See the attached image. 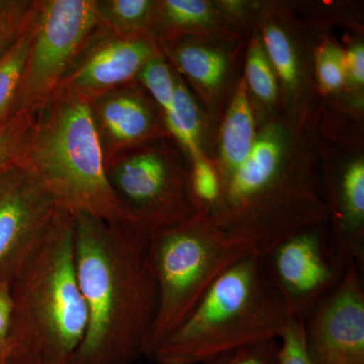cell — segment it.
<instances>
[{"instance_id":"cell-1","label":"cell","mask_w":364,"mask_h":364,"mask_svg":"<svg viewBox=\"0 0 364 364\" xmlns=\"http://www.w3.org/2000/svg\"><path fill=\"white\" fill-rule=\"evenodd\" d=\"M320 107L318 102L301 119L282 112L260 124L250 154L223 184L210 219L256 254L329 220L318 178Z\"/></svg>"},{"instance_id":"cell-2","label":"cell","mask_w":364,"mask_h":364,"mask_svg":"<svg viewBox=\"0 0 364 364\" xmlns=\"http://www.w3.org/2000/svg\"><path fill=\"white\" fill-rule=\"evenodd\" d=\"M149 233L74 215V257L86 310V329L70 364H135L158 306L156 282L146 260Z\"/></svg>"},{"instance_id":"cell-3","label":"cell","mask_w":364,"mask_h":364,"mask_svg":"<svg viewBox=\"0 0 364 364\" xmlns=\"http://www.w3.org/2000/svg\"><path fill=\"white\" fill-rule=\"evenodd\" d=\"M13 320L6 350L70 364L86 329L74 257V215L62 210L9 284Z\"/></svg>"},{"instance_id":"cell-4","label":"cell","mask_w":364,"mask_h":364,"mask_svg":"<svg viewBox=\"0 0 364 364\" xmlns=\"http://www.w3.org/2000/svg\"><path fill=\"white\" fill-rule=\"evenodd\" d=\"M291 318L259 254H250L215 280L147 358L155 364H202L248 344L279 339Z\"/></svg>"},{"instance_id":"cell-5","label":"cell","mask_w":364,"mask_h":364,"mask_svg":"<svg viewBox=\"0 0 364 364\" xmlns=\"http://www.w3.org/2000/svg\"><path fill=\"white\" fill-rule=\"evenodd\" d=\"M21 163L64 210L134 225L107 181L87 98L57 90L33 112Z\"/></svg>"},{"instance_id":"cell-6","label":"cell","mask_w":364,"mask_h":364,"mask_svg":"<svg viewBox=\"0 0 364 364\" xmlns=\"http://www.w3.org/2000/svg\"><path fill=\"white\" fill-rule=\"evenodd\" d=\"M253 253L207 215L152 232L146 260L156 282L158 306L145 358L186 320L225 270Z\"/></svg>"},{"instance_id":"cell-7","label":"cell","mask_w":364,"mask_h":364,"mask_svg":"<svg viewBox=\"0 0 364 364\" xmlns=\"http://www.w3.org/2000/svg\"><path fill=\"white\" fill-rule=\"evenodd\" d=\"M105 168L132 223L149 234L198 215L189 188L191 161L169 135L124 151Z\"/></svg>"},{"instance_id":"cell-8","label":"cell","mask_w":364,"mask_h":364,"mask_svg":"<svg viewBox=\"0 0 364 364\" xmlns=\"http://www.w3.org/2000/svg\"><path fill=\"white\" fill-rule=\"evenodd\" d=\"M318 154L330 255L340 268L355 262L363 270V119L321 109Z\"/></svg>"},{"instance_id":"cell-9","label":"cell","mask_w":364,"mask_h":364,"mask_svg":"<svg viewBox=\"0 0 364 364\" xmlns=\"http://www.w3.org/2000/svg\"><path fill=\"white\" fill-rule=\"evenodd\" d=\"M100 26L97 0H39L14 114L37 112L47 102Z\"/></svg>"},{"instance_id":"cell-10","label":"cell","mask_w":364,"mask_h":364,"mask_svg":"<svg viewBox=\"0 0 364 364\" xmlns=\"http://www.w3.org/2000/svg\"><path fill=\"white\" fill-rule=\"evenodd\" d=\"M247 39L239 33L220 32L159 41L162 54L203 107L210 152L223 114L243 74Z\"/></svg>"},{"instance_id":"cell-11","label":"cell","mask_w":364,"mask_h":364,"mask_svg":"<svg viewBox=\"0 0 364 364\" xmlns=\"http://www.w3.org/2000/svg\"><path fill=\"white\" fill-rule=\"evenodd\" d=\"M256 28L279 79L282 112L301 119L318 102L314 51L325 31L301 20L287 1L263 2Z\"/></svg>"},{"instance_id":"cell-12","label":"cell","mask_w":364,"mask_h":364,"mask_svg":"<svg viewBox=\"0 0 364 364\" xmlns=\"http://www.w3.org/2000/svg\"><path fill=\"white\" fill-rule=\"evenodd\" d=\"M260 257L291 317L301 320L338 284L345 269L330 255L327 224L289 235Z\"/></svg>"},{"instance_id":"cell-13","label":"cell","mask_w":364,"mask_h":364,"mask_svg":"<svg viewBox=\"0 0 364 364\" xmlns=\"http://www.w3.org/2000/svg\"><path fill=\"white\" fill-rule=\"evenodd\" d=\"M62 210L21 161L0 172V284H11Z\"/></svg>"},{"instance_id":"cell-14","label":"cell","mask_w":364,"mask_h":364,"mask_svg":"<svg viewBox=\"0 0 364 364\" xmlns=\"http://www.w3.org/2000/svg\"><path fill=\"white\" fill-rule=\"evenodd\" d=\"M355 262L304 318L306 350L314 364H364V287Z\"/></svg>"},{"instance_id":"cell-15","label":"cell","mask_w":364,"mask_h":364,"mask_svg":"<svg viewBox=\"0 0 364 364\" xmlns=\"http://www.w3.org/2000/svg\"><path fill=\"white\" fill-rule=\"evenodd\" d=\"M159 53V42L153 36L119 35L100 26L79 52L57 90L88 100L136 81L146 62Z\"/></svg>"},{"instance_id":"cell-16","label":"cell","mask_w":364,"mask_h":364,"mask_svg":"<svg viewBox=\"0 0 364 364\" xmlns=\"http://www.w3.org/2000/svg\"><path fill=\"white\" fill-rule=\"evenodd\" d=\"M105 163L124 151L168 135L162 112L138 81L88 98Z\"/></svg>"},{"instance_id":"cell-17","label":"cell","mask_w":364,"mask_h":364,"mask_svg":"<svg viewBox=\"0 0 364 364\" xmlns=\"http://www.w3.org/2000/svg\"><path fill=\"white\" fill-rule=\"evenodd\" d=\"M257 131L255 112L242 74L215 132L210 152L223 184L250 154Z\"/></svg>"},{"instance_id":"cell-18","label":"cell","mask_w":364,"mask_h":364,"mask_svg":"<svg viewBox=\"0 0 364 364\" xmlns=\"http://www.w3.org/2000/svg\"><path fill=\"white\" fill-rule=\"evenodd\" d=\"M220 32L233 31L219 0H158L152 32L158 42L181 36Z\"/></svg>"},{"instance_id":"cell-19","label":"cell","mask_w":364,"mask_h":364,"mask_svg":"<svg viewBox=\"0 0 364 364\" xmlns=\"http://www.w3.org/2000/svg\"><path fill=\"white\" fill-rule=\"evenodd\" d=\"M163 121L167 134L183 151L189 161L210 157V139L205 112L177 72L173 102L169 111L163 114Z\"/></svg>"},{"instance_id":"cell-20","label":"cell","mask_w":364,"mask_h":364,"mask_svg":"<svg viewBox=\"0 0 364 364\" xmlns=\"http://www.w3.org/2000/svg\"><path fill=\"white\" fill-rule=\"evenodd\" d=\"M243 78L258 127L282 114L279 79L257 28L247 39Z\"/></svg>"},{"instance_id":"cell-21","label":"cell","mask_w":364,"mask_h":364,"mask_svg":"<svg viewBox=\"0 0 364 364\" xmlns=\"http://www.w3.org/2000/svg\"><path fill=\"white\" fill-rule=\"evenodd\" d=\"M314 78L321 104L336 102L345 95V53L331 31L321 33L314 51Z\"/></svg>"},{"instance_id":"cell-22","label":"cell","mask_w":364,"mask_h":364,"mask_svg":"<svg viewBox=\"0 0 364 364\" xmlns=\"http://www.w3.org/2000/svg\"><path fill=\"white\" fill-rule=\"evenodd\" d=\"M158 0H97L100 26L119 35H152Z\"/></svg>"},{"instance_id":"cell-23","label":"cell","mask_w":364,"mask_h":364,"mask_svg":"<svg viewBox=\"0 0 364 364\" xmlns=\"http://www.w3.org/2000/svg\"><path fill=\"white\" fill-rule=\"evenodd\" d=\"M301 20L320 30L344 26L351 32H363V4L351 1H287Z\"/></svg>"},{"instance_id":"cell-24","label":"cell","mask_w":364,"mask_h":364,"mask_svg":"<svg viewBox=\"0 0 364 364\" xmlns=\"http://www.w3.org/2000/svg\"><path fill=\"white\" fill-rule=\"evenodd\" d=\"M33 23L0 58V124L14 114L28 62Z\"/></svg>"},{"instance_id":"cell-25","label":"cell","mask_w":364,"mask_h":364,"mask_svg":"<svg viewBox=\"0 0 364 364\" xmlns=\"http://www.w3.org/2000/svg\"><path fill=\"white\" fill-rule=\"evenodd\" d=\"M189 188L198 214L210 218L221 203L223 183L214 160L208 156L191 162Z\"/></svg>"},{"instance_id":"cell-26","label":"cell","mask_w":364,"mask_h":364,"mask_svg":"<svg viewBox=\"0 0 364 364\" xmlns=\"http://www.w3.org/2000/svg\"><path fill=\"white\" fill-rule=\"evenodd\" d=\"M136 80L154 100L162 117L169 111L176 91V71L162 53L146 62Z\"/></svg>"},{"instance_id":"cell-27","label":"cell","mask_w":364,"mask_h":364,"mask_svg":"<svg viewBox=\"0 0 364 364\" xmlns=\"http://www.w3.org/2000/svg\"><path fill=\"white\" fill-rule=\"evenodd\" d=\"M39 1L11 0L0 6V58L32 26Z\"/></svg>"},{"instance_id":"cell-28","label":"cell","mask_w":364,"mask_h":364,"mask_svg":"<svg viewBox=\"0 0 364 364\" xmlns=\"http://www.w3.org/2000/svg\"><path fill=\"white\" fill-rule=\"evenodd\" d=\"M33 112H16L0 124V172L21 161Z\"/></svg>"},{"instance_id":"cell-29","label":"cell","mask_w":364,"mask_h":364,"mask_svg":"<svg viewBox=\"0 0 364 364\" xmlns=\"http://www.w3.org/2000/svg\"><path fill=\"white\" fill-rule=\"evenodd\" d=\"M345 95L364 102L363 32L347 31L344 43Z\"/></svg>"},{"instance_id":"cell-30","label":"cell","mask_w":364,"mask_h":364,"mask_svg":"<svg viewBox=\"0 0 364 364\" xmlns=\"http://www.w3.org/2000/svg\"><path fill=\"white\" fill-rule=\"evenodd\" d=\"M279 340V364H314L306 350L301 318H291Z\"/></svg>"},{"instance_id":"cell-31","label":"cell","mask_w":364,"mask_h":364,"mask_svg":"<svg viewBox=\"0 0 364 364\" xmlns=\"http://www.w3.org/2000/svg\"><path fill=\"white\" fill-rule=\"evenodd\" d=\"M227 364H279V340L268 339L232 352Z\"/></svg>"},{"instance_id":"cell-32","label":"cell","mask_w":364,"mask_h":364,"mask_svg":"<svg viewBox=\"0 0 364 364\" xmlns=\"http://www.w3.org/2000/svg\"><path fill=\"white\" fill-rule=\"evenodd\" d=\"M13 320V299L9 284H0V355L6 352Z\"/></svg>"},{"instance_id":"cell-33","label":"cell","mask_w":364,"mask_h":364,"mask_svg":"<svg viewBox=\"0 0 364 364\" xmlns=\"http://www.w3.org/2000/svg\"><path fill=\"white\" fill-rule=\"evenodd\" d=\"M0 364H62L49 363L41 359L32 358L26 354L13 350H6L0 355Z\"/></svg>"},{"instance_id":"cell-34","label":"cell","mask_w":364,"mask_h":364,"mask_svg":"<svg viewBox=\"0 0 364 364\" xmlns=\"http://www.w3.org/2000/svg\"><path fill=\"white\" fill-rule=\"evenodd\" d=\"M231 353L222 354V355L215 356V358L208 359V360L205 361V363H203L202 364H227L228 360H229L230 355H231Z\"/></svg>"},{"instance_id":"cell-35","label":"cell","mask_w":364,"mask_h":364,"mask_svg":"<svg viewBox=\"0 0 364 364\" xmlns=\"http://www.w3.org/2000/svg\"><path fill=\"white\" fill-rule=\"evenodd\" d=\"M2 2L4 1H0V6H1Z\"/></svg>"}]
</instances>
